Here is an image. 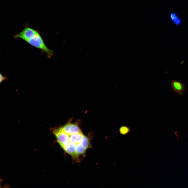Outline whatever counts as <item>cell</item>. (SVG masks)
<instances>
[{
	"label": "cell",
	"instance_id": "obj_3",
	"mask_svg": "<svg viewBox=\"0 0 188 188\" xmlns=\"http://www.w3.org/2000/svg\"><path fill=\"white\" fill-rule=\"evenodd\" d=\"M38 33L36 30L27 27L20 33L15 35L14 37L20 38L26 42Z\"/></svg>",
	"mask_w": 188,
	"mask_h": 188
},
{
	"label": "cell",
	"instance_id": "obj_1",
	"mask_svg": "<svg viewBox=\"0 0 188 188\" xmlns=\"http://www.w3.org/2000/svg\"><path fill=\"white\" fill-rule=\"evenodd\" d=\"M26 42L32 46L38 48L45 52L49 58L53 55V50L49 49L46 46L39 33Z\"/></svg>",
	"mask_w": 188,
	"mask_h": 188
},
{
	"label": "cell",
	"instance_id": "obj_2",
	"mask_svg": "<svg viewBox=\"0 0 188 188\" xmlns=\"http://www.w3.org/2000/svg\"><path fill=\"white\" fill-rule=\"evenodd\" d=\"M52 132L62 148L70 142L69 135L64 132L61 127L53 129Z\"/></svg>",
	"mask_w": 188,
	"mask_h": 188
},
{
	"label": "cell",
	"instance_id": "obj_6",
	"mask_svg": "<svg viewBox=\"0 0 188 188\" xmlns=\"http://www.w3.org/2000/svg\"><path fill=\"white\" fill-rule=\"evenodd\" d=\"M83 136L82 132L69 135L70 142L77 145L80 143Z\"/></svg>",
	"mask_w": 188,
	"mask_h": 188
},
{
	"label": "cell",
	"instance_id": "obj_12",
	"mask_svg": "<svg viewBox=\"0 0 188 188\" xmlns=\"http://www.w3.org/2000/svg\"><path fill=\"white\" fill-rule=\"evenodd\" d=\"M1 179H0V187H1L0 186H1V185H0V183H1Z\"/></svg>",
	"mask_w": 188,
	"mask_h": 188
},
{
	"label": "cell",
	"instance_id": "obj_9",
	"mask_svg": "<svg viewBox=\"0 0 188 188\" xmlns=\"http://www.w3.org/2000/svg\"><path fill=\"white\" fill-rule=\"evenodd\" d=\"M80 143L87 149L91 146L90 140L87 137L84 135Z\"/></svg>",
	"mask_w": 188,
	"mask_h": 188
},
{
	"label": "cell",
	"instance_id": "obj_11",
	"mask_svg": "<svg viewBox=\"0 0 188 188\" xmlns=\"http://www.w3.org/2000/svg\"><path fill=\"white\" fill-rule=\"evenodd\" d=\"M6 77L4 76L0 73V84L3 81L5 80Z\"/></svg>",
	"mask_w": 188,
	"mask_h": 188
},
{
	"label": "cell",
	"instance_id": "obj_5",
	"mask_svg": "<svg viewBox=\"0 0 188 188\" xmlns=\"http://www.w3.org/2000/svg\"><path fill=\"white\" fill-rule=\"evenodd\" d=\"M76 145L75 144L70 142L63 149L74 158L78 159L76 151Z\"/></svg>",
	"mask_w": 188,
	"mask_h": 188
},
{
	"label": "cell",
	"instance_id": "obj_10",
	"mask_svg": "<svg viewBox=\"0 0 188 188\" xmlns=\"http://www.w3.org/2000/svg\"><path fill=\"white\" fill-rule=\"evenodd\" d=\"M119 131L121 134L125 135L131 131V129L128 126H122L120 127Z\"/></svg>",
	"mask_w": 188,
	"mask_h": 188
},
{
	"label": "cell",
	"instance_id": "obj_7",
	"mask_svg": "<svg viewBox=\"0 0 188 188\" xmlns=\"http://www.w3.org/2000/svg\"><path fill=\"white\" fill-rule=\"evenodd\" d=\"M171 85L174 90L180 94L184 90V86L179 82L174 81L172 82Z\"/></svg>",
	"mask_w": 188,
	"mask_h": 188
},
{
	"label": "cell",
	"instance_id": "obj_8",
	"mask_svg": "<svg viewBox=\"0 0 188 188\" xmlns=\"http://www.w3.org/2000/svg\"><path fill=\"white\" fill-rule=\"evenodd\" d=\"M87 149L80 143L76 145V151L78 158L79 156L84 154Z\"/></svg>",
	"mask_w": 188,
	"mask_h": 188
},
{
	"label": "cell",
	"instance_id": "obj_4",
	"mask_svg": "<svg viewBox=\"0 0 188 188\" xmlns=\"http://www.w3.org/2000/svg\"><path fill=\"white\" fill-rule=\"evenodd\" d=\"M61 128L63 131L69 135L81 132L77 123L69 122Z\"/></svg>",
	"mask_w": 188,
	"mask_h": 188
}]
</instances>
